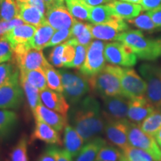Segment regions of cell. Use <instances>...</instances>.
I'll return each instance as SVG.
<instances>
[{
  "instance_id": "30",
  "label": "cell",
  "mask_w": 161,
  "mask_h": 161,
  "mask_svg": "<svg viewBox=\"0 0 161 161\" xmlns=\"http://www.w3.org/2000/svg\"><path fill=\"white\" fill-rule=\"evenodd\" d=\"M67 9L72 17L79 20H88L90 16V6L83 0H65Z\"/></svg>"
},
{
  "instance_id": "45",
  "label": "cell",
  "mask_w": 161,
  "mask_h": 161,
  "mask_svg": "<svg viewBox=\"0 0 161 161\" xmlns=\"http://www.w3.org/2000/svg\"><path fill=\"white\" fill-rule=\"evenodd\" d=\"M89 28V24L83 23L81 22L76 20L75 23L73 24L72 27L71 28L72 31V37L71 38H75L79 37L86 31V30Z\"/></svg>"
},
{
  "instance_id": "14",
  "label": "cell",
  "mask_w": 161,
  "mask_h": 161,
  "mask_svg": "<svg viewBox=\"0 0 161 161\" xmlns=\"http://www.w3.org/2000/svg\"><path fill=\"white\" fill-rule=\"evenodd\" d=\"M105 122L104 132L112 144L122 150L130 146L128 141L129 120H108Z\"/></svg>"
},
{
  "instance_id": "38",
  "label": "cell",
  "mask_w": 161,
  "mask_h": 161,
  "mask_svg": "<svg viewBox=\"0 0 161 161\" xmlns=\"http://www.w3.org/2000/svg\"><path fill=\"white\" fill-rule=\"evenodd\" d=\"M75 58L71 63L66 65V68H74V69H80L84 63L86 58V49L87 47L82 45H75Z\"/></svg>"
},
{
  "instance_id": "17",
  "label": "cell",
  "mask_w": 161,
  "mask_h": 161,
  "mask_svg": "<svg viewBox=\"0 0 161 161\" xmlns=\"http://www.w3.org/2000/svg\"><path fill=\"white\" fill-rule=\"evenodd\" d=\"M40 94L42 103L46 108L67 116L69 110V104L63 94L54 91L49 88L40 91Z\"/></svg>"
},
{
  "instance_id": "35",
  "label": "cell",
  "mask_w": 161,
  "mask_h": 161,
  "mask_svg": "<svg viewBox=\"0 0 161 161\" xmlns=\"http://www.w3.org/2000/svg\"><path fill=\"white\" fill-rule=\"evenodd\" d=\"M122 152L116 147L104 145L98 152L96 161H119L122 158Z\"/></svg>"
},
{
  "instance_id": "58",
  "label": "cell",
  "mask_w": 161,
  "mask_h": 161,
  "mask_svg": "<svg viewBox=\"0 0 161 161\" xmlns=\"http://www.w3.org/2000/svg\"><path fill=\"white\" fill-rule=\"evenodd\" d=\"M1 3H2V0H0V8H1Z\"/></svg>"
},
{
  "instance_id": "24",
  "label": "cell",
  "mask_w": 161,
  "mask_h": 161,
  "mask_svg": "<svg viewBox=\"0 0 161 161\" xmlns=\"http://www.w3.org/2000/svg\"><path fill=\"white\" fill-rule=\"evenodd\" d=\"M106 144V140L100 136L92 139L86 142L74 161H96L98 152Z\"/></svg>"
},
{
  "instance_id": "9",
  "label": "cell",
  "mask_w": 161,
  "mask_h": 161,
  "mask_svg": "<svg viewBox=\"0 0 161 161\" xmlns=\"http://www.w3.org/2000/svg\"><path fill=\"white\" fill-rule=\"evenodd\" d=\"M104 53L106 61L113 65L131 67L137 61V56L132 49L119 41L105 44Z\"/></svg>"
},
{
  "instance_id": "3",
  "label": "cell",
  "mask_w": 161,
  "mask_h": 161,
  "mask_svg": "<svg viewBox=\"0 0 161 161\" xmlns=\"http://www.w3.org/2000/svg\"><path fill=\"white\" fill-rule=\"evenodd\" d=\"M116 40L129 46L140 59L154 60L161 56V47L158 40L146 37L139 30H128L122 32Z\"/></svg>"
},
{
  "instance_id": "33",
  "label": "cell",
  "mask_w": 161,
  "mask_h": 161,
  "mask_svg": "<svg viewBox=\"0 0 161 161\" xmlns=\"http://www.w3.org/2000/svg\"><path fill=\"white\" fill-rule=\"evenodd\" d=\"M19 14L17 0H2L0 8V21H10Z\"/></svg>"
},
{
  "instance_id": "1",
  "label": "cell",
  "mask_w": 161,
  "mask_h": 161,
  "mask_svg": "<svg viewBox=\"0 0 161 161\" xmlns=\"http://www.w3.org/2000/svg\"><path fill=\"white\" fill-rule=\"evenodd\" d=\"M69 121L85 143L104 131L106 122L99 102L92 96H85L73 105L69 112Z\"/></svg>"
},
{
  "instance_id": "41",
  "label": "cell",
  "mask_w": 161,
  "mask_h": 161,
  "mask_svg": "<svg viewBox=\"0 0 161 161\" xmlns=\"http://www.w3.org/2000/svg\"><path fill=\"white\" fill-rule=\"evenodd\" d=\"M13 57V49L10 42L4 37H0V64L9 61Z\"/></svg>"
},
{
  "instance_id": "2",
  "label": "cell",
  "mask_w": 161,
  "mask_h": 161,
  "mask_svg": "<svg viewBox=\"0 0 161 161\" xmlns=\"http://www.w3.org/2000/svg\"><path fill=\"white\" fill-rule=\"evenodd\" d=\"M122 69L119 66L105 65L102 71L88 78L90 89L102 98L122 95Z\"/></svg>"
},
{
  "instance_id": "7",
  "label": "cell",
  "mask_w": 161,
  "mask_h": 161,
  "mask_svg": "<svg viewBox=\"0 0 161 161\" xmlns=\"http://www.w3.org/2000/svg\"><path fill=\"white\" fill-rule=\"evenodd\" d=\"M128 141L130 146L146 151L154 161H161V148L154 136L148 135L139 125L131 122L128 128Z\"/></svg>"
},
{
  "instance_id": "49",
  "label": "cell",
  "mask_w": 161,
  "mask_h": 161,
  "mask_svg": "<svg viewBox=\"0 0 161 161\" xmlns=\"http://www.w3.org/2000/svg\"><path fill=\"white\" fill-rule=\"evenodd\" d=\"M31 3V5H35L36 8H37L39 9L44 15L46 14V5L45 2H44L43 0H32L31 3Z\"/></svg>"
},
{
  "instance_id": "11",
  "label": "cell",
  "mask_w": 161,
  "mask_h": 161,
  "mask_svg": "<svg viewBox=\"0 0 161 161\" xmlns=\"http://www.w3.org/2000/svg\"><path fill=\"white\" fill-rule=\"evenodd\" d=\"M90 25L92 37L104 41L116 40L121 33L128 30V24L124 19L115 15L106 23Z\"/></svg>"
},
{
  "instance_id": "18",
  "label": "cell",
  "mask_w": 161,
  "mask_h": 161,
  "mask_svg": "<svg viewBox=\"0 0 161 161\" xmlns=\"http://www.w3.org/2000/svg\"><path fill=\"white\" fill-rule=\"evenodd\" d=\"M155 109L154 106L145 98H133L129 101L128 119L130 122L140 125Z\"/></svg>"
},
{
  "instance_id": "28",
  "label": "cell",
  "mask_w": 161,
  "mask_h": 161,
  "mask_svg": "<svg viewBox=\"0 0 161 161\" xmlns=\"http://www.w3.org/2000/svg\"><path fill=\"white\" fill-rule=\"evenodd\" d=\"M114 14L108 5L90 6L89 21L92 24H101L109 21Z\"/></svg>"
},
{
  "instance_id": "42",
  "label": "cell",
  "mask_w": 161,
  "mask_h": 161,
  "mask_svg": "<svg viewBox=\"0 0 161 161\" xmlns=\"http://www.w3.org/2000/svg\"><path fill=\"white\" fill-rule=\"evenodd\" d=\"M19 68L13 63H3L0 64V86L8 80Z\"/></svg>"
},
{
  "instance_id": "29",
  "label": "cell",
  "mask_w": 161,
  "mask_h": 161,
  "mask_svg": "<svg viewBox=\"0 0 161 161\" xmlns=\"http://www.w3.org/2000/svg\"><path fill=\"white\" fill-rule=\"evenodd\" d=\"M18 116L15 112L0 109V138L8 134L17 122Z\"/></svg>"
},
{
  "instance_id": "40",
  "label": "cell",
  "mask_w": 161,
  "mask_h": 161,
  "mask_svg": "<svg viewBox=\"0 0 161 161\" xmlns=\"http://www.w3.org/2000/svg\"><path fill=\"white\" fill-rule=\"evenodd\" d=\"M72 37L71 29H63L57 30L52 36L51 40L48 44L47 47L55 46L59 44L64 43L69 40Z\"/></svg>"
},
{
  "instance_id": "50",
  "label": "cell",
  "mask_w": 161,
  "mask_h": 161,
  "mask_svg": "<svg viewBox=\"0 0 161 161\" xmlns=\"http://www.w3.org/2000/svg\"><path fill=\"white\" fill-rule=\"evenodd\" d=\"M112 1L114 0H83L84 3L88 6H98Z\"/></svg>"
},
{
  "instance_id": "10",
  "label": "cell",
  "mask_w": 161,
  "mask_h": 161,
  "mask_svg": "<svg viewBox=\"0 0 161 161\" xmlns=\"http://www.w3.org/2000/svg\"><path fill=\"white\" fill-rule=\"evenodd\" d=\"M121 90L122 95L128 99L145 98L146 96L147 84L134 69L126 67L122 69Z\"/></svg>"
},
{
  "instance_id": "47",
  "label": "cell",
  "mask_w": 161,
  "mask_h": 161,
  "mask_svg": "<svg viewBox=\"0 0 161 161\" xmlns=\"http://www.w3.org/2000/svg\"><path fill=\"white\" fill-rule=\"evenodd\" d=\"M161 4V0H141L140 5L143 11H151L158 8Z\"/></svg>"
},
{
  "instance_id": "19",
  "label": "cell",
  "mask_w": 161,
  "mask_h": 161,
  "mask_svg": "<svg viewBox=\"0 0 161 161\" xmlns=\"http://www.w3.org/2000/svg\"><path fill=\"white\" fill-rule=\"evenodd\" d=\"M40 140L47 144L62 146L60 133L41 121H35V128L31 135V141Z\"/></svg>"
},
{
  "instance_id": "22",
  "label": "cell",
  "mask_w": 161,
  "mask_h": 161,
  "mask_svg": "<svg viewBox=\"0 0 161 161\" xmlns=\"http://www.w3.org/2000/svg\"><path fill=\"white\" fill-rule=\"evenodd\" d=\"M85 143L83 137L71 125H67L64 128V146L72 158H75Z\"/></svg>"
},
{
  "instance_id": "57",
  "label": "cell",
  "mask_w": 161,
  "mask_h": 161,
  "mask_svg": "<svg viewBox=\"0 0 161 161\" xmlns=\"http://www.w3.org/2000/svg\"><path fill=\"white\" fill-rule=\"evenodd\" d=\"M158 43H160V47H161V38H160V39H158Z\"/></svg>"
},
{
  "instance_id": "12",
  "label": "cell",
  "mask_w": 161,
  "mask_h": 161,
  "mask_svg": "<svg viewBox=\"0 0 161 161\" xmlns=\"http://www.w3.org/2000/svg\"><path fill=\"white\" fill-rule=\"evenodd\" d=\"M14 60L19 71L44 69L50 63L44 57L42 50L29 47L22 51L13 52Z\"/></svg>"
},
{
  "instance_id": "34",
  "label": "cell",
  "mask_w": 161,
  "mask_h": 161,
  "mask_svg": "<svg viewBox=\"0 0 161 161\" xmlns=\"http://www.w3.org/2000/svg\"><path fill=\"white\" fill-rule=\"evenodd\" d=\"M122 156L127 161H154L146 151L131 146L122 150Z\"/></svg>"
},
{
  "instance_id": "37",
  "label": "cell",
  "mask_w": 161,
  "mask_h": 161,
  "mask_svg": "<svg viewBox=\"0 0 161 161\" xmlns=\"http://www.w3.org/2000/svg\"><path fill=\"white\" fill-rule=\"evenodd\" d=\"M128 23L136 26L138 29L144 30V31H152L156 29L154 22L152 21V18L148 14H142L137 16L134 19L128 20Z\"/></svg>"
},
{
  "instance_id": "16",
  "label": "cell",
  "mask_w": 161,
  "mask_h": 161,
  "mask_svg": "<svg viewBox=\"0 0 161 161\" xmlns=\"http://www.w3.org/2000/svg\"><path fill=\"white\" fill-rule=\"evenodd\" d=\"M33 115L35 120L45 122L58 131L63 130L68 125L67 116L46 108L43 103L40 104L36 108Z\"/></svg>"
},
{
  "instance_id": "48",
  "label": "cell",
  "mask_w": 161,
  "mask_h": 161,
  "mask_svg": "<svg viewBox=\"0 0 161 161\" xmlns=\"http://www.w3.org/2000/svg\"><path fill=\"white\" fill-rule=\"evenodd\" d=\"M72 157L65 149H59L57 151V161H73Z\"/></svg>"
},
{
  "instance_id": "27",
  "label": "cell",
  "mask_w": 161,
  "mask_h": 161,
  "mask_svg": "<svg viewBox=\"0 0 161 161\" xmlns=\"http://www.w3.org/2000/svg\"><path fill=\"white\" fill-rule=\"evenodd\" d=\"M140 128L148 135L155 136L161 128V109L155 108L139 125Z\"/></svg>"
},
{
  "instance_id": "46",
  "label": "cell",
  "mask_w": 161,
  "mask_h": 161,
  "mask_svg": "<svg viewBox=\"0 0 161 161\" xmlns=\"http://www.w3.org/2000/svg\"><path fill=\"white\" fill-rule=\"evenodd\" d=\"M157 28H161V4L156 8L147 12Z\"/></svg>"
},
{
  "instance_id": "43",
  "label": "cell",
  "mask_w": 161,
  "mask_h": 161,
  "mask_svg": "<svg viewBox=\"0 0 161 161\" xmlns=\"http://www.w3.org/2000/svg\"><path fill=\"white\" fill-rule=\"evenodd\" d=\"M75 47L72 44L68 43L67 42L65 43V47L64 50L63 55V62L64 66L65 67L66 65L71 63L75 58Z\"/></svg>"
},
{
  "instance_id": "25",
  "label": "cell",
  "mask_w": 161,
  "mask_h": 161,
  "mask_svg": "<svg viewBox=\"0 0 161 161\" xmlns=\"http://www.w3.org/2000/svg\"><path fill=\"white\" fill-rule=\"evenodd\" d=\"M55 32L47 22H44L41 25L37 28L35 35L30 40V46L36 49L43 50L44 48H47V46L51 40L52 36Z\"/></svg>"
},
{
  "instance_id": "59",
  "label": "cell",
  "mask_w": 161,
  "mask_h": 161,
  "mask_svg": "<svg viewBox=\"0 0 161 161\" xmlns=\"http://www.w3.org/2000/svg\"><path fill=\"white\" fill-rule=\"evenodd\" d=\"M101 161H105V160H101Z\"/></svg>"
},
{
  "instance_id": "53",
  "label": "cell",
  "mask_w": 161,
  "mask_h": 161,
  "mask_svg": "<svg viewBox=\"0 0 161 161\" xmlns=\"http://www.w3.org/2000/svg\"><path fill=\"white\" fill-rule=\"evenodd\" d=\"M124 2H127V3H134V4H140L141 0H122Z\"/></svg>"
},
{
  "instance_id": "6",
  "label": "cell",
  "mask_w": 161,
  "mask_h": 161,
  "mask_svg": "<svg viewBox=\"0 0 161 161\" xmlns=\"http://www.w3.org/2000/svg\"><path fill=\"white\" fill-rule=\"evenodd\" d=\"M24 92L19 82V69L0 86V109H17L23 103Z\"/></svg>"
},
{
  "instance_id": "4",
  "label": "cell",
  "mask_w": 161,
  "mask_h": 161,
  "mask_svg": "<svg viewBox=\"0 0 161 161\" xmlns=\"http://www.w3.org/2000/svg\"><path fill=\"white\" fill-rule=\"evenodd\" d=\"M63 85V95L71 105H75L90 90L88 77L82 73L59 70Z\"/></svg>"
},
{
  "instance_id": "13",
  "label": "cell",
  "mask_w": 161,
  "mask_h": 161,
  "mask_svg": "<svg viewBox=\"0 0 161 161\" xmlns=\"http://www.w3.org/2000/svg\"><path fill=\"white\" fill-rule=\"evenodd\" d=\"M103 116L105 121L128 120L129 101L122 95L103 97Z\"/></svg>"
},
{
  "instance_id": "26",
  "label": "cell",
  "mask_w": 161,
  "mask_h": 161,
  "mask_svg": "<svg viewBox=\"0 0 161 161\" xmlns=\"http://www.w3.org/2000/svg\"><path fill=\"white\" fill-rule=\"evenodd\" d=\"M19 78L25 79L40 91L48 88L45 72L42 68L30 71H19Z\"/></svg>"
},
{
  "instance_id": "51",
  "label": "cell",
  "mask_w": 161,
  "mask_h": 161,
  "mask_svg": "<svg viewBox=\"0 0 161 161\" xmlns=\"http://www.w3.org/2000/svg\"><path fill=\"white\" fill-rule=\"evenodd\" d=\"M43 1L45 2L46 8H51L52 6H54L57 4L55 0H43Z\"/></svg>"
},
{
  "instance_id": "39",
  "label": "cell",
  "mask_w": 161,
  "mask_h": 161,
  "mask_svg": "<svg viewBox=\"0 0 161 161\" xmlns=\"http://www.w3.org/2000/svg\"><path fill=\"white\" fill-rule=\"evenodd\" d=\"M66 43V42H65ZM65 43L55 46L49 55V63L55 67H63V55Z\"/></svg>"
},
{
  "instance_id": "15",
  "label": "cell",
  "mask_w": 161,
  "mask_h": 161,
  "mask_svg": "<svg viewBox=\"0 0 161 161\" xmlns=\"http://www.w3.org/2000/svg\"><path fill=\"white\" fill-rule=\"evenodd\" d=\"M45 19L46 21L55 30L71 29L76 21L69 13L67 8L59 4H56L49 8H47Z\"/></svg>"
},
{
  "instance_id": "55",
  "label": "cell",
  "mask_w": 161,
  "mask_h": 161,
  "mask_svg": "<svg viewBox=\"0 0 161 161\" xmlns=\"http://www.w3.org/2000/svg\"><path fill=\"white\" fill-rule=\"evenodd\" d=\"M56 2V3L57 4H59V5H63L64 4V2L65 1V0H55Z\"/></svg>"
},
{
  "instance_id": "23",
  "label": "cell",
  "mask_w": 161,
  "mask_h": 161,
  "mask_svg": "<svg viewBox=\"0 0 161 161\" xmlns=\"http://www.w3.org/2000/svg\"><path fill=\"white\" fill-rule=\"evenodd\" d=\"M19 17L24 23L39 27L46 22L45 15L31 3H18Z\"/></svg>"
},
{
  "instance_id": "54",
  "label": "cell",
  "mask_w": 161,
  "mask_h": 161,
  "mask_svg": "<svg viewBox=\"0 0 161 161\" xmlns=\"http://www.w3.org/2000/svg\"><path fill=\"white\" fill-rule=\"evenodd\" d=\"M32 0H17V3H29Z\"/></svg>"
},
{
  "instance_id": "32",
  "label": "cell",
  "mask_w": 161,
  "mask_h": 161,
  "mask_svg": "<svg viewBox=\"0 0 161 161\" xmlns=\"http://www.w3.org/2000/svg\"><path fill=\"white\" fill-rule=\"evenodd\" d=\"M43 69L46 74L48 88L54 91L63 93V85L60 72L55 69L51 64Z\"/></svg>"
},
{
  "instance_id": "44",
  "label": "cell",
  "mask_w": 161,
  "mask_h": 161,
  "mask_svg": "<svg viewBox=\"0 0 161 161\" xmlns=\"http://www.w3.org/2000/svg\"><path fill=\"white\" fill-rule=\"evenodd\" d=\"M58 148L55 146H49L40 154L37 161H57Z\"/></svg>"
},
{
  "instance_id": "8",
  "label": "cell",
  "mask_w": 161,
  "mask_h": 161,
  "mask_svg": "<svg viewBox=\"0 0 161 161\" xmlns=\"http://www.w3.org/2000/svg\"><path fill=\"white\" fill-rule=\"evenodd\" d=\"M104 46L103 40H96L92 41L86 49L84 63L80 68V73L86 77H91L102 71L105 66Z\"/></svg>"
},
{
  "instance_id": "21",
  "label": "cell",
  "mask_w": 161,
  "mask_h": 161,
  "mask_svg": "<svg viewBox=\"0 0 161 161\" xmlns=\"http://www.w3.org/2000/svg\"><path fill=\"white\" fill-rule=\"evenodd\" d=\"M108 5L110 8L114 15L127 20L136 17L142 11V6L139 4L127 3L124 1L114 0L108 3Z\"/></svg>"
},
{
  "instance_id": "36",
  "label": "cell",
  "mask_w": 161,
  "mask_h": 161,
  "mask_svg": "<svg viewBox=\"0 0 161 161\" xmlns=\"http://www.w3.org/2000/svg\"><path fill=\"white\" fill-rule=\"evenodd\" d=\"M28 140L25 136L20 138L10 154L11 161H29L27 154Z\"/></svg>"
},
{
  "instance_id": "31",
  "label": "cell",
  "mask_w": 161,
  "mask_h": 161,
  "mask_svg": "<svg viewBox=\"0 0 161 161\" xmlns=\"http://www.w3.org/2000/svg\"><path fill=\"white\" fill-rule=\"evenodd\" d=\"M19 82L23 88L24 94L27 98L28 103L31 108L32 113L35 111L36 108L42 103L41 98H40V90L36 88L35 86H32L29 82H27L23 78H19Z\"/></svg>"
},
{
  "instance_id": "56",
  "label": "cell",
  "mask_w": 161,
  "mask_h": 161,
  "mask_svg": "<svg viewBox=\"0 0 161 161\" xmlns=\"http://www.w3.org/2000/svg\"><path fill=\"white\" fill-rule=\"evenodd\" d=\"M119 161H127V160L123 158V156H122V158H121V159Z\"/></svg>"
},
{
  "instance_id": "5",
  "label": "cell",
  "mask_w": 161,
  "mask_h": 161,
  "mask_svg": "<svg viewBox=\"0 0 161 161\" xmlns=\"http://www.w3.org/2000/svg\"><path fill=\"white\" fill-rule=\"evenodd\" d=\"M139 70L147 84V100L155 108L161 109V67L144 64Z\"/></svg>"
},
{
  "instance_id": "20",
  "label": "cell",
  "mask_w": 161,
  "mask_h": 161,
  "mask_svg": "<svg viewBox=\"0 0 161 161\" xmlns=\"http://www.w3.org/2000/svg\"><path fill=\"white\" fill-rule=\"evenodd\" d=\"M36 31L37 27L24 23L10 30L4 35V37L10 42L13 49L16 46L29 43Z\"/></svg>"
},
{
  "instance_id": "52",
  "label": "cell",
  "mask_w": 161,
  "mask_h": 161,
  "mask_svg": "<svg viewBox=\"0 0 161 161\" xmlns=\"http://www.w3.org/2000/svg\"><path fill=\"white\" fill-rule=\"evenodd\" d=\"M154 137H155V140L157 141V142H158L159 146H160V148H161V128L160 130H159L158 134H156V136H154Z\"/></svg>"
}]
</instances>
